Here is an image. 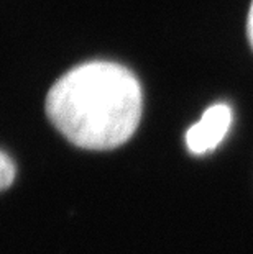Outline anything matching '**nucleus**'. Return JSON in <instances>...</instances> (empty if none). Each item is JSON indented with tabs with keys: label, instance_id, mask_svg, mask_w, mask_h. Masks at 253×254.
Wrapping results in <instances>:
<instances>
[{
	"label": "nucleus",
	"instance_id": "1",
	"mask_svg": "<svg viewBox=\"0 0 253 254\" xmlns=\"http://www.w3.org/2000/svg\"><path fill=\"white\" fill-rule=\"evenodd\" d=\"M51 123L84 149H114L130 139L142 117V87L127 67L94 61L71 69L46 99Z\"/></svg>",
	"mask_w": 253,
	"mask_h": 254
},
{
	"label": "nucleus",
	"instance_id": "2",
	"mask_svg": "<svg viewBox=\"0 0 253 254\" xmlns=\"http://www.w3.org/2000/svg\"><path fill=\"white\" fill-rule=\"evenodd\" d=\"M232 125V110L229 105H212L202 113L186 133L187 149L194 154H206L224 141Z\"/></svg>",
	"mask_w": 253,
	"mask_h": 254
},
{
	"label": "nucleus",
	"instance_id": "3",
	"mask_svg": "<svg viewBox=\"0 0 253 254\" xmlns=\"http://www.w3.org/2000/svg\"><path fill=\"white\" fill-rule=\"evenodd\" d=\"M15 179V166L7 154L0 151V190L7 189Z\"/></svg>",
	"mask_w": 253,
	"mask_h": 254
},
{
	"label": "nucleus",
	"instance_id": "4",
	"mask_svg": "<svg viewBox=\"0 0 253 254\" xmlns=\"http://www.w3.org/2000/svg\"><path fill=\"white\" fill-rule=\"evenodd\" d=\"M247 30H249V38H250V43L253 46V2H252V7H250V12H249V23H247Z\"/></svg>",
	"mask_w": 253,
	"mask_h": 254
}]
</instances>
